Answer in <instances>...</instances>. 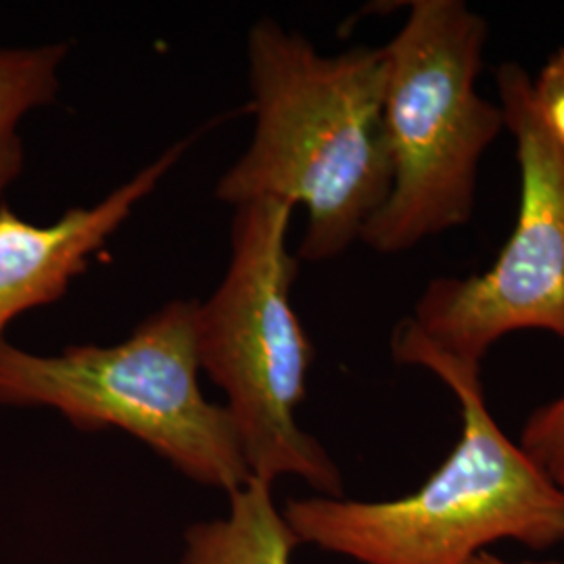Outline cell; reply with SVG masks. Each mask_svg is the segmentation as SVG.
Segmentation results:
<instances>
[{"instance_id": "1", "label": "cell", "mask_w": 564, "mask_h": 564, "mask_svg": "<svg viewBox=\"0 0 564 564\" xmlns=\"http://www.w3.org/2000/svg\"><path fill=\"white\" fill-rule=\"evenodd\" d=\"M253 137L216 197L274 199L305 212L297 260L330 262L362 239L391 188L383 46L324 55L297 32L258 21L247 39Z\"/></svg>"}, {"instance_id": "2", "label": "cell", "mask_w": 564, "mask_h": 564, "mask_svg": "<svg viewBox=\"0 0 564 564\" xmlns=\"http://www.w3.org/2000/svg\"><path fill=\"white\" fill-rule=\"evenodd\" d=\"M460 403L452 454L414 494L384 502L314 496L289 500L300 544L360 564H466L498 540L545 550L564 542V491L491 416L481 368L426 360Z\"/></svg>"}, {"instance_id": "3", "label": "cell", "mask_w": 564, "mask_h": 564, "mask_svg": "<svg viewBox=\"0 0 564 564\" xmlns=\"http://www.w3.org/2000/svg\"><path fill=\"white\" fill-rule=\"evenodd\" d=\"M293 212L274 199L235 207L226 274L195 310L197 356L226 393L251 479L297 477L337 498V464L297 423L314 345L291 300L300 270L286 242Z\"/></svg>"}, {"instance_id": "4", "label": "cell", "mask_w": 564, "mask_h": 564, "mask_svg": "<svg viewBox=\"0 0 564 564\" xmlns=\"http://www.w3.org/2000/svg\"><path fill=\"white\" fill-rule=\"evenodd\" d=\"M487 21L464 0H414L383 44L391 188L360 242L402 253L473 216L487 149L506 130L479 93Z\"/></svg>"}, {"instance_id": "5", "label": "cell", "mask_w": 564, "mask_h": 564, "mask_svg": "<svg viewBox=\"0 0 564 564\" xmlns=\"http://www.w3.org/2000/svg\"><path fill=\"white\" fill-rule=\"evenodd\" d=\"M197 302L165 303L116 345L46 356L0 347V405L55 410L78 431H121L191 481L232 494L251 481L226 405L199 383Z\"/></svg>"}, {"instance_id": "6", "label": "cell", "mask_w": 564, "mask_h": 564, "mask_svg": "<svg viewBox=\"0 0 564 564\" xmlns=\"http://www.w3.org/2000/svg\"><path fill=\"white\" fill-rule=\"evenodd\" d=\"M529 80L512 61L496 76L521 172L517 224L485 272L426 284L393 330L398 364L421 368L426 360H447L481 368L491 345L519 330H544L564 341V153L531 111Z\"/></svg>"}, {"instance_id": "7", "label": "cell", "mask_w": 564, "mask_h": 564, "mask_svg": "<svg viewBox=\"0 0 564 564\" xmlns=\"http://www.w3.org/2000/svg\"><path fill=\"white\" fill-rule=\"evenodd\" d=\"M188 141L167 147L128 182L90 207H69L51 224L23 220L9 203H0V347L21 314L59 302L72 282L88 272L134 207L153 195L181 162Z\"/></svg>"}, {"instance_id": "8", "label": "cell", "mask_w": 564, "mask_h": 564, "mask_svg": "<svg viewBox=\"0 0 564 564\" xmlns=\"http://www.w3.org/2000/svg\"><path fill=\"white\" fill-rule=\"evenodd\" d=\"M272 489L251 479L228 494L224 517L186 529L178 564H291L302 544L274 505Z\"/></svg>"}, {"instance_id": "9", "label": "cell", "mask_w": 564, "mask_h": 564, "mask_svg": "<svg viewBox=\"0 0 564 564\" xmlns=\"http://www.w3.org/2000/svg\"><path fill=\"white\" fill-rule=\"evenodd\" d=\"M69 55L67 42L0 48V195L25 170L23 120L57 101L61 67Z\"/></svg>"}, {"instance_id": "10", "label": "cell", "mask_w": 564, "mask_h": 564, "mask_svg": "<svg viewBox=\"0 0 564 564\" xmlns=\"http://www.w3.org/2000/svg\"><path fill=\"white\" fill-rule=\"evenodd\" d=\"M519 445L545 477L564 491V393L527 419Z\"/></svg>"}, {"instance_id": "11", "label": "cell", "mask_w": 564, "mask_h": 564, "mask_svg": "<svg viewBox=\"0 0 564 564\" xmlns=\"http://www.w3.org/2000/svg\"><path fill=\"white\" fill-rule=\"evenodd\" d=\"M529 105L550 141L564 153V46L529 80Z\"/></svg>"}, {"instance_id": "12", "label": "cell", "mask_w": 564, "mask_h": 564, "mask_svg": "<svg viewBox=\"0 0 564 564\" xmlns=\"http://www.w3.org/2000/svg\"><path fill=\"white\" fill-rule=\"evenodd\" d=\"M466 564H512L506 563L502 558H498V556H494V554H489V552H479L477 556H473L470 561ZM521 564H564V563H521Z\"/></svg>"}]
</instances>
